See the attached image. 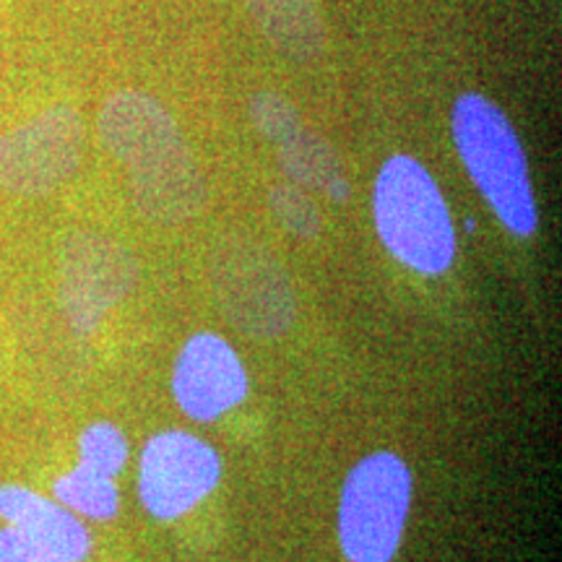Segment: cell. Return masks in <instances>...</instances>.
<instances>
[{"label":"cell","mask_w":562,"mask_h":562,"mask_svg":"<svg viewBox=\"0 0 562 562\" xmlns=\"http://www.w3.org/2000/svg\"><path fill=\"white\" fill-rule=\"evenodd\" d=\"M104 151L128 170L133 206L154 224H182L206 206V180L172 112L157 97L121 89L97 115Z\"/></svg>","instance_id":"6da1fadb"},{"label":"cell","mask_w":562,"mask_h":562,"mask_svg":"<svg viewBox=\"0 0 562 562\" xmlns=\"http://www.w3.org/2000/svg\"><path fill=\"white\" fill-rule=\"evenodd\" d=\"M372 216L393 261L419 273L442 277L459 252L453 216L432 172L409 154L383 161L372 188Z\"/></svg>","instance_id":"7a4b0ae2"},{"label":"cell","mask_w":562,"mask_h":562,"mask_svg":"<svg viewBox=\"0 0 562 562\" xmlns=\"http://www.w3.org/2000/svg\"><path fill=\"white\" fill-rule=\"evenodd\" d=\"M456 151L476 191L510 235L531 237L539 227L529 159L508 115L487 97L469 91L451 112Z\"/></svg>","instance_id":"3957f363"},{"label":"cell","mask_w":562,"mask_h":562,"mask_svg":"<svg viewBox=\"0 0 562 562\" xmlns=\"http://www.w3.org/2000/svg\"><path fill=\"white\" fill-rule=\"evenodd\" d=\"M412 497V469L398 453L375 451L357 461L344 476L336 513L344 558L393 562L409 524Z\"/></svg>","instance_id":"277c9868"},{"label":"cell","mask_w":562,"mask_h":562,"mask_svg":"<svg viewBox=\"0 0 562 562\" xmlns=\"http://www.w3.org/2000/svg\"><path fill=\"white\" fill-rule=\"evenodd\" d=\"M211 290L224 321L248 339H279L297 318V300L284 263L248 235H232L214 250Z\"/></svg>","instance_id":"5b68a950"},{"label":"cell","mask_w":562,"mask_h":562,"mask_svg":"<svg viewBox=\"0 0 562 562\" xmlns=\"http://www.w3.org/2000/svg\"><path fill=\"white\" fill-rule=\"evenodd\" d=\"M136 281L138 261L121 240L94 229L68 232L58 252V294L63 315L76 334L100 331Z\"/></svg>","instance_id":"8992f818"},{"label":"cell","mask_w":562,"mask_h":562,"mask_svg":"<svg viewBox=\"0 0 562 562\" xmlns=\"http://www.w3.org/2000/svg\"><path fill=\"white\" fill-rule=\"evenodd\" d=\"M83 121L70 104H55L0 136V188L40 199L74 178L83 157Z\"/></svg>","instance_id":"52a82bcc"},{"label":"cell","mask_w":562,"mask_h":562,"mask_svg":"<svg viewBox=\"0 0 562 562\" xmlns=\"http://www.w3.org/2000/svg\"><path fill=\"white\" fill-rule=\"evenodd\" d=\"M222 474V456L209 440L191 430L154 432L138 456V501L157 521H178L220 487Z\"/></svg>","instance_id":"ba28073f"},{"label":"cell","mask_w":562,"mask_h":562,"mask_svg":"<svg viewBox=\"0 0 562 562\" xmlns=\"http://www.w3.org/2000/svg\"><path fill=\"white\" fill-rule=\"evenodd\" d=\"M172 398L188 419L211 425L237 409L250 391V378L237 349L214 331L188 336L172 362Z\"/></svg>","instance_id":"9c48e42d"},{"label":"cell","mask_w":562,"mask_h":562,"mask_svg":"<svg viewBox=\"0 0 562 562\" xmlns=\"http://www.w3.org/2000/svg\"><path fill=\"white\" fill-rule=\"evenodd\" d=\"M0 521L70 562L91 554V531L76 513L24 484H0Z\"/></svg>","instance_id":"30bf717a"},{"label":"cell","mask_w":562,"mask_h":562,"mask_svg":"<svg viewBox=\"0 0 562 562\" xmlns=\"http://www.w3.org/2000/svg\"><path fill=\"white\" fill-rule=\"evenodd\" d=\"M245 5L263 40L286 58L311 63L326 50V26L315 0H245Z\"/></svg>","instance_id":"8fae6325"},{"label":"cell","mask_w":562,"mask_h":562,"mask_svg":"<svg viewBox=\"0 0 562 562\" xmlns=\"http://www.w3.org/2000/svg\"><path fill=\"white\" fill-rule=\"evenodd\" d=\"M277 149L281 172L294 186L305 188L311 193H323L334 203L349 201L351 186L347 175H344L339 154L321 133L302 125L297 133L281 140Z\"/></svg>","instance_id":"7c38bea8"},{"label":"cell","mask_w":562,"mask_h":562,"mask_svg":"<svg viewBox=\"0 0 562 562\" xmlns=\"http://www.w3.org/2000/svg\"><path fill=\"white\" fill-rule=\"evenodd\" d=\"M53 497L63 508L81 518V521H112L121 513V487L115 476H108L87 463H76L66 474L53 482Z\"/></svg>","instance_id":"4fadbf2b"},{"label":"cell","mask_w":562,"mask_h":562,"mask_svg":"<svg viewBox=\"0 0 562 562\" xmlns=\"http://www.w3.org/2000/svg\"><path fill=\"white\" fill-rule=\"evenodd\" d=\"M269 211L273 222L279 224L294 240H315L323 229V216L318 203L313 201L311 191L294 186V182H279L269 191Z\"/></svg>","instance_id":"5bb4252c"},{"label":"cell","mask_w":562,"mask_h":562,"mask_svg":"<svg viewBox=\"0 0 562 562\" xmlns=\"http://www.w3.org/2000/svg\"><path fill=\"white\" fill-rule=\"evenodd\" d=\"M131 442L121 425L110 419L89 422L79 435V463L97 469V472L117 476L128 467Z\"/></svg>","instance_id":"9a60e30c"},{"label":"cell","mask_w":562,"mask_h":562,"mask_svg":"<svg viewBox=\"0 0 562 562\" xmlns=\"http://www.w3.org/2000/svg\"><path fill=\"white\" fill-rule=\"evenodd\" d=\"M248 112L256 131L277 146L302 128V117L297 108H294L284 94H279V91L263 89L258 91V94H252Z\"/></svg>","instance_id":"2e32d148"},{"label":"cell","mask_w":562,"mask_h":562,"mask_svg":"<svg viewBox=\"0 0 562 562\" xmlns=\"http://www.w3.org/2000/svg\"><path fill=\"white\" fill-rule=\"evenodd\" d=\"M0 562H70L11 526H0Z\"/></svg>","instance_id":"e0dca14e"}]
</instances>
